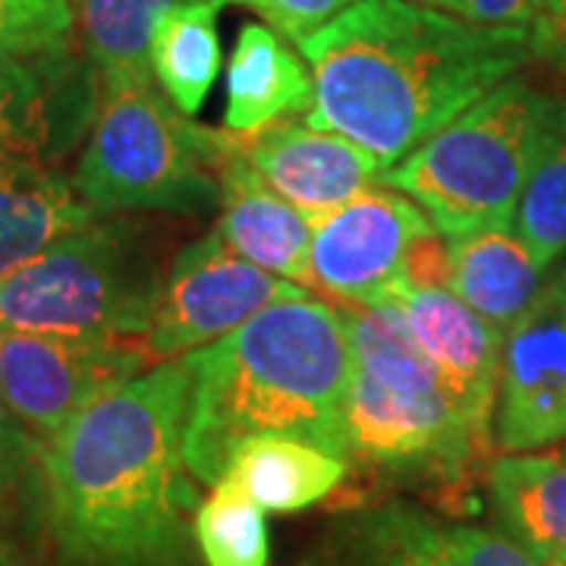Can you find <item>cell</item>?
Returning <instances> with one entry per match:
<instances>
[{"label": "cell", "instance_id": "6da1fadb", "mask_svg": "<svg viewBox=\"0 0 566 566\" xmlns=\"http://www.w3.org/2000/svg\"><path fill=\"white\" fill-rule=\"evenodd\" d=\"M192 356L151 365L41 441L51 538L70 566H182L199 494L186 465Z\"/></svg>", "mask_w": 566, "mask_h": 566}, {"label": "cell", "instance_id": "7a4b0ae2", "mask_svg": "<svg viewBox=\"0 0 566 566\" xmlns=\"http://www.w3.org/2000/svg\"><path fill=\"white\" fill-rule=\"evenodd\" d=\"M315 80L305 123L387 170L532 57L528 29H494L416 0H356L300 41Z\"/></svg>", "mask_w": 566, "mask_h": 566}, {"label": "cell", "instance_id": "3957f363", "mask_svg": "<svg viewBox=\"0 0 566 566\" xmlns=\"http://www.w3.org/2000/svg\"><path fill=\"white\" fill-rule=\"evenodd\" d=\"M192 356L186 465L218 485L249 438L281 434L349 457L346 397L353 353L344 312L315 296L268 305Z\"/></svg>", "mask_w": 566, "mask_h": 566}, {"label": "cell", "instance_id": "277c9868", "mask_svg": "<svg viewBox=\"0 0 566 566\" xmlns=\"http://www.w3.org/2000/svg\"><path fill=\"white\" fill-rule=\"evenodd\" d=\"M349 457L387 469L463 472L488 441L394 303L346 305Z\"/></svg>", "mask_w": 566, "mask_h": 566}, {"label": "cell", "instance_id": "5b68a950", "mask_svg": "<svg viewBox=\"0 0 566 566\" xmlns=\"http://www.w3.org/2000/svg\"><path fill=\"white\" fill-rule=\"evenodd\" d=\"M551 111L554 98L510 76L385 170L381 182L419 205L444 240L513 227Z\"/></svg>", "mask_w": 566, "mask_h": 566}, {"label": "cell", "instance_id": "8992f818", "mask_svg": "<svg viewBox=\"0 0 566 566\" xmlns=\"http://www.w3.org/2000/svg\"><path fill=\"white\" fill-rule=\"evenodd\" d=\"M92 139L76 167V189L104 218L114 211H199L218 202V180L233 133H211L182 117L151 82L102 80Z\"/></svg>", "mask_w": 566, "mask_h": 566}, {"label": "cell", "instance_id": "52a82bcc", "mask_svg": "<svg viewBox=\"0 0 566 566\" xmlns=\"http://www.w3.org/2000/svg\"><path fill=\"white\" fill-rule=\"evenodd\" d=\"M161 286L133 227L92 223L0 281V327L142 340Z\"/></svg>", "mask_w": 566, "mask_h": 566}, {"label": "cell", "instance_id": "ba28073f", "mask_svg": "<svg viewBox=\"0 0 566 566\" xmlns=\"http://www.w3.org/2000/svg\"><path fill=\"white\" fill-rule=\"evenodd\" d=\"M145 368L151 359L142 340L0 327V406L39 441Z\"/></svg>", "mask_w": 566, "mask_h": 566}, {"label": "cell", "instance_id": "9c48e42d", "mask_svg": "<svg viewBox=\"0 0 566 566\" xmlns=\"http://www.w3.org/2000/svg\"><path fill=\"white\" fill-rule=\"evenodd\" d=\"M300 296L315 293L245 262L211 230L177 255L142 346L151 365L180 359L233 334L268 305Z\"/></svg>", "mask_w": 566, "mask_h": 566}, {"label": "cell", "instance_id": "30bf717a", "mask_svg": "<svg viewBox=\"0 0 566 566\" xmlns=\"http://www.w3.org/2000/svg\"><path fill=\"white\" fill-rule=\"evenodd\" d=\"M434 227L424 211L390 186H368L315 221L308 283L349 305L390 303L403 286L409 249Z\"/></svg>", "mask_w": 566, "mask_h": 566}, {"label": "cell", "instance_id": "8fae6325", "mask_svg": "<svg viewBox=\"0 0 566 566\" xmlns=\"http://www.w3.org/2000/svg\"><path fill=\"white\" fill-rule=\"evenodd\" d=\"M566 438V271L542 286L504 334L497 444L528 453Z\"/></svg>", "mask_w": 566, "mask_h": 566}, {"label": "cell", "instance_id": "7c38bea8", "mask_svg": "<svg viewBox=\"0 0 566 566\" xmlns=\"http://www.w3.org/2000/svg\"><path fill=\"white\" fill-rule=\"evenodd\" d=\"M243 158L281 199L324 218L381 182L385 164L340 133L315 129L308 123L281 120L255 136H237Z\"/></svg>", "mask_w": 566, "mask_h": 566}, {"label": "cell", "instance_id": "4fadbf2b", "mask_svg": "<svg viewBox=\"0 0 566 566\" xmlns=\"http://www.w3.org/2000/svg\"><path fill=\"white\" fill-rule=\"evenodd\" d=\"M390 303L403 312L412 337L441 368L472 428L491 441L504 337L447 286H397Z\"/></svg>", "mask_w": 566, "mask_h": 566}, {"label": "cell", "instance_id": "5bb4252c", "mask_svg": "<svg viewBox=\"0 0 566 566\" xmlns=\"http://www.w3.org/2000/svg\"><path fill=\"white\" fill-rule=\"evenodd\" d=\"M218 202L221 240L245 262L259 264L268 274L293 281L312 293L308 283V255L315 237V218L281 199L259 170L245 161L240 139L233 136L230 155L218 170Z\"/></svg>", "mask_w": 566, "mask_h": 566}, {"label": "cell", "instance_id": "9a60e30c", "mask_svg": "<svg viewBox=\"0 0 566 566\" xmlns=\"http://www.w3.org/2000/svg\"><path fill=\"white\" fill-rule=\"evenodd\" d=\"M356 566H542L510 535L453 526L422 510L385 506L353 535Z\"/></svg>", "mask_w": 566, "mask_h": 566}, {"label": "cell", "instance_id": "2e32d148", "mask_svg": "<svg viewBox=\"0 0 566 566\" xmlns=\"http://www.w3.org/2000/svg\"><path fill=\"white\" fill-rule=\"evenodd\" d=\"M312 102V70L290 39L264 22L243 25L227 63V133L255 136L300 111L308 114Z\"/></svg>", "mask_w": 566, "mask_h": 566}, {"label": "cell", "instance_id": "e0dca14e", "mask_svg": "<svg viewBox=\"0 0 566 566\" xmlns=\"http://www.w3.org/2000/svg\"><path fill=\"white\" fill-rule=\"evenodd\" d=\"M95 221L76 182L44 161H0V281Z\"/></svg>", "mask_w": 566, "mask_h": 566}, {"label": "cell", "instance_id": "ac0fdd59", "mask_svg": "<svg viewBox=\"0 0 566 566\" xmlns=\"http://www.w3.org/2000/svg\"><path fill=\"white\" fill-rule=\"evenodd\" d=\"M447 252L450 290L501 337L526 315L545 286V268L513 227H488L447 240Z\"/></svg>", "mask_w": 566, "mask_h": 566}, {"label": "cell", "instance_id": "d6986e66", "mask_svg": "<svg viewBox=\"0 0 566 566\" xmlns=\"http://www.w3.org/2000/svg\"><path fill=\"white\" fill-rule=\"evenodd\" d=\"M488 485L506 532L538 564H566V453H504Z\"/></svg>", "mask_w": 566, "mask_h": 566}, {"label": "cell", "instance_id": "ffe728a7", "mask_svg": "<svg viewBox=\"0 0 566 566\" xmlns=\"http://www.w3.org/2000/svg\"><path fill=\"white\" fill-rule=\"evenodd\" d=\"M223 475L233 479L262 510L296 513L344 485L346 460L308 441L262 434L237 447Z\"/></svg>", "mask_w": 566, "mask_h": 566}, {"label": "cell", "instance_id": "44dd1931", "mask_svg": "<svg viewBox=\"0 0 566 566\" xmlns=\"http://www.w3.org/2000/svg\"><path fill=\"white\" fill-rule=\"evenodd\" d=\"M218 10L221 0L180 3L158 22L151 39V76L182 117H196L202 111L221 73Z\"/></svg>", "mask_w": 566, "mask_h": 566}, {"label": "cell", "instance_id": "7402d4cb", "mask_svg": "<svg viewBox=\"0 0 566 566\" xmlns=\"http://www.w3.org/2000/svg\"><path fill=\"white\" fill-rule=\"evenodd\" d=\"M48 535L41 441L0 406V566H25Z\"/></svg>", "mask_w": 566, "mask_h": 566}, {"label": "cell", "instance_id": "603a6c76", "mask_svg": "<svg viewBox=\"0 0 566 566\" xmlns=\"http://www.w3.org/2000/svg\"><path fill=\"white\" fill-rule=\"evenodd\" d=\"M180 3L192 0H73L85 51L102 80L151 82V39Z\"/></svg>", "mask_w": 566, "mask_h": 566}, {"label": "cell", "instance_id": "cb8c5ba5", "mask_svg": "<svg viewBox=\"0 0 566 566\" xmlns=\"http://www.w3.org/2000/svg\"><path fill=\"white\" fill-rule=\"evenodd\" d=\"M513 230L545 271L566 252V102H554Z\"/></svg>", "mask_w": 566, "mask_h": 566}, {"label": "cell", "instance_id": "d4e9b609", "mask_svg": "<svg viewBox=\"0 0 566 566\" xmlns=\"http://www.w3.org/2000/svg\"><path fill=\"white\" fill-rule=\"evenodd\" d=\"M192 535L208 566H268L271 538L264 510L227 475L196 510Z\"/></svg>", "mask_w": 566, "mask_h": 566}, {"label": "cell", "instance_id": "484cf974", "mask_svg": "<svg viewBox=\"0 0 566 566\" xmlns=\"http://www.w3.org/2000/svg\"><path fill=\"white\" fill-rule=\"evenodd\" d=\"M54 66H0V161H44L54 136Z\"/></svg>", "mask_w": 566, "mask_h": 566}, {"label": "cell", "instance_id": "4316f807", "mask_svg": "<svg viewBox=\"0 0 566 566\" xmlns=\"http://www.w3.org/2000/svg\"><path fill=\"white\" fill-rule=\"evenodd\" d=\"M76 29L73 0H0V66H57Z\"/></svg>", "mask_w": 566, "mask_h": 566}, {"label": "cell", "instance_id": "83f0119b", "mask_svg": "<svg viewBox=\"0 0 566 566\" xmlns=\"http://www.w3.org/2000/svg\"><path fill=\"white\" fill-rule=\"evenodd\" d=\"M416 3L441 10L447 17H457L472 25L532 29V22L542 17L547 0H416Z\"/></svg>", "mask_w": 566, "mask_h": 566}, {"label": "cell", "instance_id": "f1b7e54d", "mask_svg": "<svg viewBox=\"0 0 566 566\" xmlns=\"http://www.w3.org/2000/svg\"><path fill=\"white\" fill-rule=\"evenodd\" d=\"M356 0H259V13L264 20L274 22V29L283 39L305 41L315 35L322 25L340 17L346 7H353Z\"/></svg>", "mask_w": 566, "mask_h": 566}, {"label": "cell", "instance_id": "f546056e", "mask_svg": "<svg viewBox=\"0 0 566 566\" xmlns=\"http://www.w3.org/2000/svg\"><path fill=\"white\" fill-rule=\"evenodd\" d=\"M532 57L566 70V0H547L542 17L528 29Z\"/></svg>", "mask_w": 566, "mask_h": 566}, {"label": "cell", "instance_id": "4dcf8cb0", "mask_svg": "<svg viewBox=\"0 0 566 566\" xmlns=\"http://www.w3.org/2000/svg\"><path fill=\"white\" fill-rule=\"evenodd\" d=\"M221 3H249V7H259V0H221Z\"/></svg>", "mask_w": 566, "mask_h": 566}, {"label": "cell", "instance_id": "1f68e13d", "mask_svg": "<svg viewBox=\"0 0 566 566\" xmlns=\"http://www.w3.org/2000/svg\"><path fill=\"white\" fill-rule=\"evenodd\" d=\"M545 566H566V564H545Z\"/></svg>", "mask_w": 566, "mask_h": 566}]
</instances>
